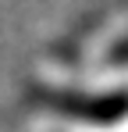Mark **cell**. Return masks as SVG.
I'll use <instances>...</instances> for the list:
<instances>
[{
    "label": "cell",
    "instance_id": "6da1fadb",
    "mask_svg": "<svg viewBox=\"0 0 128 132\" xmlns=\"http://www.w3.org/2000/svg\"><path fill=\"white\" fill-rule=\"evenodd\" d=\"M53 132H128V14L100 18L57 61Z\"/></svg>",
    "mask_w": 128,
    "mask_h": 132
}]
</instances>
